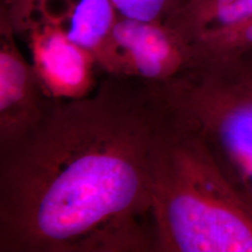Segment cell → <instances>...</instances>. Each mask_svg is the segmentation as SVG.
Instances as JSON below:
<instances>
[{
  "instance_id": "6",
  "label": "cell",
  "mask_w": 252,
  "mask_h": 252,
  "mask_svg": "<svg viewBox=\"0 0 252 252\" xmlns=\"http://www.w3.org/2000/svg\"><path fill=\"white\" fill-rule=\"evenodd\" d=\"M7 10L0 17V149L27 134L43 117L51 98L42 89L32 63L14 40Z\"/></svg>"
},
{
  "instance_id": "11",
  "label": "cell",
  "mask_w": 252,
  "mask_h": 252,
  "mask_svg": "<svg viewBox=\"0 0 252 252\" xmlns=\"http://www.w3.org/2000/svg\"><path fill=\"white\" fill-rule=\"evenodd\" d=\"M9 2V0H2V3H4V5H5V6H7Z\"/></svg>"
},
{
  "instance_id": "14",
  "label": "cell",
  "mask_w": 252,
  "mask_h": 252,
  "mask_svg": "<svg viewBox=\"0 0 252 252\" xmlns=\"http://www.w3.org/2000/svg\"></svg>"
},
{
  "instance_id": "12",
  "label": "cell",
  "mask_w": 252,
  "mask_h": 252,
  "mask_svg": "<svg viewBox=\"0 0 252 252\" xmlns=\"http://www.w3.org/2000/svg\"><path fill=\"white\" fill-rule=\"evenodd\" d=\"M248 207H249V208H250V210H251V214H252V204H251V205H247Z\"/></svg>"
},
{
  "instance_id": "9",
  "label": "cell",
  "mask_w": 252,
  "mask_h": 252,
  "mask_svg": "<svg viewBox=\"0 0 252 252\" xmlns=\"http://www.w3.org/2000/svg\"><path fill=\"white\" fill-rule=\"evenodd\" d=\"M193 63L233 58L252 50V15L242 21L216 29L207 30L191 43Z\"/></svg>"
},
{
  "instance_id": "4",
  "label": "cell",
  "mask_w": 252,
  "mask_h": 252,
  "mask_svg": "<svg viewBox=\"0 0 252 252\" xmlns=\"http://www.w3.org/2000/svg\"><path fill=\"white\" fill-rule=\"evenodd\" d=\"M110 75L164 83L189 67L191 49L163 23H145L119 15L113 29Z\"/></svg>"
},
{
  "instance_id": "10",
  "label": "cell",
  "mask_w": 252,
  "mask_h": 252,
  "mask_svg": "<svg viewBox=\"0 0 252 252\" xmlns=\"http://www.w3.org/2000/svg\"><path fill=\"white\" fill-rule=\"evenodd\" d=\"M120 16L145 23H163L177 0H111Z\"/></svg>"
},
{
  "instance_id": "7",
  "label": "cell",
  "mask_w": 252,
  "mask_h": 252,
  "mask_svg": "<svg viewBox=\"0 0 252 252\" xmlns=\"http://www.w3.org/2000/svg\"><path fill=\"white\" fill-rule=\"evenodd\" d=\"M118 18L111 0H78L65 27L69 38L94 54L107 74L113 69L112 36Z\"/></svg>"
},
{
  "instance_id": "2",
  "label": "cell",
  "mask_w": 252,
  "mask_h": 252,
  "mask_svg": "<svg viewBox=\"0 0 252 252\" xmlns=\"http://www.w3.org/2000/svg\"><path fill=\"white\" fill-rule=\"evenodd\" d=\"M168 105L153 153L156 252H252L250 208L201 132Z\"/></svg>"
},
{
  "instance_id": "8",
  "label": "cell",
  "mask_w": 252,
  "mask_h": 252,
  "mask_svg": "<svg viewBox=\"0 0 252 252\" xmlns=\"http://www.w3.org/2000/svg\"><path fill=\"white\" fill-rule=\"evenodd\" d=\"M252 15V0H196L172 9L163 20L187 43L210 29L228 27Z\"/></svg>"
},
{
  "instance_id": "13",
  "label": "cell",
  "mask_w": 252,
  "mask_h": 252,
  "mask_svg": "<svg viewBox=\"0 0 252 252\" xmlns=\"http://www.w3.org/2000/svg\"><path fill=\"white\" fill-rule=\"evenodd\" d=\"M183 1H194V0H183Z\"/></svg>"
},
{
  "instance_id": "5",
  "label": "cell",
  "mask_w": 252,
  "mask_h": 252,
  "mask_svg": "<svg viewBox=\"0 0 252 252\" xmlns=\"http://www.w3.org/2000/svg\"><path fill=\"white\" fill-rule=\"evenodd\" d=\"M28 45L32 65L49 98L81 99L93 94L98 63L94 54L69 38L57 20L31 26Z\"/></svg>"
},
{
  "instance_id": "3",
  "label": "cell",
  "mask_w": 252,
  "mask_h": 252,
  "mask_svg": "<svg viewBox=\"0 0 252 252\" xmlns=\"http://www.w3.org/2000/svg\"><path fill=\"white\" fill-rule=\"evenodd\" d=\"M162 88L201 132L245 204H252V51L194 63Z\"/></svg>"
},
{
  "instance_id": "1",
  "label": "cell",
  "mask_w": 252,
  "mask_h": 252,
  "mask_svg": "<svg viewBox=\"0 0 252 252\" xmlns=\"http://www.w3.org/2000/svg\"><path fill=\"white\" fill-rule=\"evenodd\" d=\"M160 83L109 75L0 149V252H156Z\"/></svg>"
}]
</instances>
